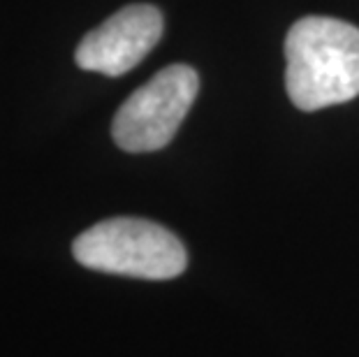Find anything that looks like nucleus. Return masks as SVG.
I'll use <instances>...</instances> for the list:
<instances>
[{
    "instance_id": "nucleus-3",
    "label": "nucleus",
    "mask_w": 359,
    "mask_h": 357,
    "mask_svg": "<svg viewBox=\"0 0 359 357\" xmlns=\"http://www.w3.org/2000/svg\"><path fill=\"white\" fill-rule=\"evenodd\" d=\"M200 77L190 65H170L135 90L114 116L111 137L128 154L160 151L193 107Z\"/></svg>"
},
{
    "instance_id": "nucleus-1",
    "label": "nucleus",
    "mask_w": 359,
    "mask_h": 357,
    "mask_svg": "<svg viewBox=\"0 0 359 357\" xmlns=\"http://www.w3.org/2000/svg\"><path fill=\"white\" fill-rule=\"evenodd\" d=\"M285 88L302 112L359 95V28L332 17H304L285 37Z\"/></svg>"
},
{
    "instance_id": "nucleus-2",
    "label": "nucleus",
    "mask_w": 359,
    "mask_h": 357,
    "mask_svg": "<svg viewBox=\"0 0 359 357\" xmlns=\"http://www.w3.org/2000/svg\"><path fill=\"white\" fill-rule=\"evenodd\" d=\"M77 262L107 274L165 281L183 274L188 253L177 234L144 218H109L72 244Z\"/></svg>"
},
{
    "instance_id": "nucleus-4",
    "label": "nucleus",
    "mask_w": 359,
    "mask_h": 357,
    "mask_svg": "<svg viewBox=\"0 0 359 357\" xmlns=\"http://www.w3.org/2000/svg\"><path fill=\"white\" fill-rule=\"evenodd\" d=\"M165 21L154 5H128L83 37L74 60L88 72L121 77L160 42Z\"/></svg>"
}]
</instances>
